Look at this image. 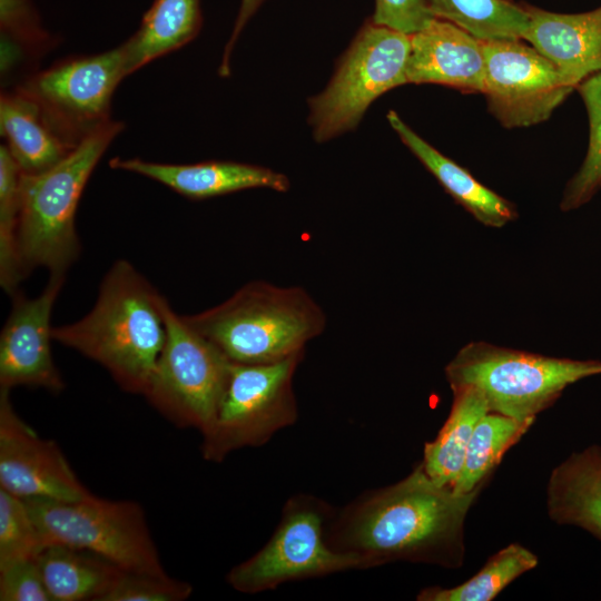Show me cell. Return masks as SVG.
I'll return each mask as SVG.
<instances>
[{
  "instance_id": "obj_1",
  "label": "cell",
  "mask_w": 601,
  "mask_h": 601,
  "mask_svg": "<svg viewBox=\"0 0 601 601\" xmlns=\"http://www.w3.org/2000/svg\"><path fill=\"white\" fill-rule=\"evenodd\" d=\"M482 486L459 494L433 482L422 463L403 480L366 492L327 523L331 548L356 554L364 570L405 561L459 569L464 524Z\"/></svg>"
},
{
  "instance_id": "obj_2",
  "label": "cell",
  "mask_w": 601,
  "mask_h": 601,
  "mask_svg": "<svg viewBox=\"0 0 601 601\" xmlns=\"http://www.w3.org/2000/svg\"><path fill=\"white\" fill-rule=\"evenodd\" d=\"M166 299L126 259L116 260L82 318L52 338L104 366L119 386L145 394L167 337Z\"/></svg>"
},
{
  "instance_id": "obj_3",
  "label": "cell",
  "mask_w": 601,
  "mask_h": 601,
  "mask_svg": "<svg viewBox=\"0 0 601 601\" xmlns=\"http://www.w3.org/2000/svg\"><path fill=\"white\" fill-rule=\"evenodd\" d=\"M183 317L229 361L243 364L304 353L326 327L324 311L304 288L264 280L249 282L217 306Z\"/></svg>"
},
{
  "instance_id": "obj_4",
  "label": "cell",
  "mask_w": 601,
  "mask_h": 601,
  "mask_svg": "<svg viewBox=\"0 0 601 601\" xmlns=\"http://www.w3.org/2000/svg\"><path fill=\"white\" fill-rule=\"evenodd\" d=\"M124 122L111 120L50 169L21 176L18 244L27 275L36 267L66 274L81 245L76 213L87 181Z\"/></svg>"
},
{
  "instance_id": "obj_5",
  "label": "cell",
  "mask_w": 601,
  "mask_h": 601,
  "mask_svg": "<svg viewBox=\"0 0 601 601\" xmlns=\"http://www.w3.org/2000/svg\"><path fill=\"white\" fill-rule=\"evenodd\" d=\"M451 388L471 385L489 411L535 420L571 384L601 374V361L552 357L485 342L464 345L445 366Z\"/></svg>"
},
{
  "instance_id": "obj_6",
  "label": "cell",
  "mask_w": 601,
  "mask_h": 601,
  "mask_svg": "<svg viewBox=\"0 0 601 601\" xmlns=\"http://www.w3.org/2000/svg\"><path fill=\"white\" fill-rule=\"evenodd\" d=\"M43 546L67 545L93 553L124 571L167 574L142 508L134 501L91 494L78 501L24 499Z\"/></svg>"
},
{
  "instance_id": "obj_7",
  "label": "cell",
  "mask_w": 601,
  "mask_h": 601,
  "mask_svg": "<svg viewBox=\"0 0 601 601\" xmlns=\"http://www.w3.org/2000/svg\"><path fill=\"white\" fill-rule=\"evenodd\" d=\"M411 35L366 22L338 60L327 87L308 100L317 142L354 130L380 96L406 85Z\"/></svg>"
},
{
  "instance_id": "obj_8",
  "label": "cell",
  "mask_w": 601,
  "mask_h": 601,
  "mask_svg": "<svg viewBox=\"0 0 601 601\" xmlns=\"http://www.w3.org/2000/svg\"><path fill=\"white\" fill-rule=\"evenodd\" d=\"M303 355L263 364L230 361L215 420L201 434L205 460L219 463L236 450L264 445L294 424L298 413L293 377Z\"/></svg>"
},
{
  "instance_id": "obj_9",
  "label": "cell",
  "mask_w": 601,
  "mask_h": 601,
  "mask_svg": "<svg viewBox=\"0 0 601 601\" xmlns=\"http://www.w3.org/2000/svg\"><path fill=\"white\" fill-rule=\"evenodd\" d=\"M331 516V508L317 497L300 494L289 499L268 542L234 566L227 582L239 592L258 593L289 581L364 570L356 554L334 550L327 543Z\"/></svg>"
},
{
  "instance_id": "obj_10",
  "label": "cell",
  "mask_w": 601,
  "mask_h": 601,
  "mask_svg": "<svg viewBox=\"0 0 601 601\" xmlns=\"http://www.w3.org/2000/svg\"><path fill=\"white\" fill-rule=\"evenodd\" d=\"M164 309L167 337L144 395L177 426L204 434L215 420L230 361L167 300Z\"/></svg>"
},
{
  "instance_id": "obj_11",
  "label": "cell",
  "mask_w": 601,
  "mask_h": 601,
  "mask_svg": "<svg viewBox=\"0 0 601 601\" xmlns=\"http://www.w3.org/2000/svg\"><path fill=\"white\" fill-rule=\"evenodd\" d=\"M125 77L120 45L98 55L56 61L13 88L33 100L52 129L75 148L112 120L111 99Z\"/></svg>"
},
{
  "instance_id": "obj_12",
  "label": "cell",
  "mask_w": 601,
  "mask_h": 601,
  "mask_svg": "<svg viewBox=\"0 0 601 601\" xmlns=\"http://www.w3.org/2000/svg\"><path fill=\"white\" fill-rule=\"evenodd\" d=\"M487 110L508 129L538 125L573 91L556 68L522 39L482 41Z\"/></svg>"
},
{
  "instance_id": "obj_13",
  "label": "cell",
  "mask_w": 601,
  "mask_h": 601,
  "mask_svg": "<svg viewBox=\"0 0 601 601\" xmlns=\"http://www.w3.org/2000/svg\"><path fill=\"white\" fill-rule=\"evenodd\" d=\"M9 392L0 388V487L22 499L90 496L59 445L40 437L17 414Z\"/></svg>"
},
{
  "instance_id": "obj_14",
  "label": "cell",
  "mask_w": 601,
  "mask_h": 601,
  "mask_svg": "<svg viewBox=\"0 0 601 601\" xmlns=\"http://www.w3.org/2000/svg\"><path fill=\"white\" fill-rule=\"evenodd\" d=\"M63 283V274H51L39 296L28 298L19 290L11 295V312L0 335V388L32 386L56 393L63 388L50 344V317Z\"/></svg>"
},
{
  "instance_id": "obj_15",
  "label": "cell",
  "mask_w": 601,
  "mask_h": 601,
  "mask_svg": "<svg viewBox=\"0 0 601 601\" xmlns=\"http://www.w3.org/2000/svg\"><path fill=\"white\" fill-rule=\"evenodd\" d=\"M406 76L408 83H435L465 93H483L482 40L452 22L433 18L411 35Z\"/></svg>"
},
{
  "instance_id": "obj_16",
  "label": "cell",
  "mask_w": 601,
  "mask_h": 601,
  "mask_svg": "<svg viewBox=\"0 0 601 601\" xmlns=\"http://www.w3.org/2000/svg\"><path fill=\"white\" fill-rule=\"evenodd\" d=\"M530 18L523 39L544 56L571 89L601 71V6L558 13L524 4Z\"/></svg>"
},
{
  "instance_id": "obj_17",
  "label": "cell",
  "mask_w": 601,
  "mask_h": 601,
  "mask_svg": "<svg viewBox=\"0 0 601 601\" xmlns=\"http://www.w3.org/2000/svg\"><path fill=\"white\" fill-rule=\"evenodd\" d=\"M114 169L142 175L190 199H206L250 188L285 193L290 181L267 167L235 161H205L190 165L160 164L140 158L109 161Z\"/></svg>"
},
{
  "instance_id": "obj_18",
  "label": "cell",
  "mask_w": 601,
  "mask_h": 601,
  "mask_svg": "<svg viewBox=\"0 0 601 601\" xmlns=\"http://www.w3.org/2000/svg\"><path fill=\"white\" fill-rule=\"evenodd\" d=\"M387 120L402 142L437 179L444 190L481 224L500 228L518 218L514 204L476 180L470 171L457 165L420 137L394 111Z\"/></svg>"
},
{
  "instance_id": "obj_19",
  "label": "cell",
  "mask_w": 601,
  "mask_h": 601,
  "mask_svg": "<svg viewBox=\"0 0 601 601\" xmlns=\"http://www.w3.org/2000/svg\"><path fill=\"white\" fill-rule=\"evenodd\" d=\"M548 513L560 525L583 529L601 541V446L570 454L551 472Z\"/></svg>"
},
{
  "instance_id": "obj_20",
  "label": "cell",
  "mask_w": 601,
  "mask_h": 601,
  "mask_svg": "<svg viewBox=\"0 0 601 601\" xmlns=\"http://www.w3.org/2000/svg\"><path fill=\"white\" fill-rule=\"evenodd\" d=\"M0 131L26 175L50 169L73 149L52 129L37 104L16 88L1 93Z\"/></svg>"
},
{
  "instance_id": "obj_21",
  "label": "cell",
  "mask_w": 601,
  "mask_h": 601,
  "mask_svg": "<svg viewBox=\"0 0 601 601\" xmlns=\"http://www.w3.org/2000/svg\"><path fill=\"white\" fill-rule=\"evenodd\" d=\"M203 23L200 0H155L121 47L127 76L190 42Z\"/></svg>"
},
{
  "instance_id": "obj_22",
  "label": "cell",
  "mask_w": 601,
  "mask_h": 601,
  "mask_svg": "<svg viewBox=\"0 0 601 601\" xmlns=\"http://www.w3.org/2000/svg\"><path fill=\"white\" fill-rule=\"evenodd\" d=\"M36 560L52 601H102L122 571L93 553L60 544L45 545Z\"/></svg>"
},
{
  "instance_id": "obj_23",
  "label": "cell",
  "mask_w": 601,
  "mask_h": 601,
  "mask_svg": "<svg viewBox=\"0 0 601 601\" xmlns=\"http://www.w3.org/2000/svg\"><path fill=\"white\" fill-rule=\"evenodd\" d=\"M451 390L453 403L449 416L436 437L425 443L421 463L433 482L452 487L463 467L473 431L490 411L476 387L464 385Z\"/></svg>"
},
{
  "instance_id": "obj_24",
  "label": "cell",
  "mask_w": 601,
  "mask_h": 601,
  "mask_svg": "<svg viewBox=\"0 0 601 601\" xmlns=\"http://www.w3.org/2000/svg\"><path fill=\"white\" fill-rule=\"evenodd\" d=\"M434 18L454 23L482 41L523 39L530 18L510 0H427Z\"/></svg>"
},
{
  "instance_id": "obj_25",
  "label": "cell",
  "mask_w": 601,
  "mask_h": 601,
  "mask_svg": "<svg viewBox=\"0 0 601 601\" xmlns=\"http://www.w3.org/2000/svg\"><path fill=\"white\" fill-rule=\"evenodd\" d=\"M534 420L520 421L487 412L471 436L463 467L452 489L459 494L481 487L505 453L528 432Z\"/></svg>"
},
{
  "instance_id": "obj_26",
  "label": "cell",
  "mask_w": 601,
  "mask_h": 601,
  "mask_svg": "<svg viewBox=\"0 0 601 601\" xmlns=\"http://www.w3.org/2000/svg\"><path fill=\"white\" fill-rule=\"evenodd\" d=\"M1 79L13 78L21 66H30L58 45L46 30L31 0H0Z\"/></svg>"
},
{
  "instance_id": "obj_27",
  "label": "cell",
  "mask_w": 601,
  "mask_h": 601,
  "mask_svg": "<svg viewBox=\"0 0 601 601\" xmlns=\"http://www.w3.org/2000/svg\"><path fill=\"white\" fill-rule=\"evenodd\" d=\"M538 565V556L519 543H511L491 555L465 582L452 587H428L418 601H491L512 581Z\"/></svg>"
},
{
  "instance_id": "obj_28",
  "label": "cell",
  "mask_w": 601,
  "mask_h": 601,
  "mask_svg": "<svg viewBox=\"0 0 601 601\" xmlns=\"http://www.w3.org/2000/svg\"><path fill=\"white\" fill-rule=\"evenodd\" d=\"M22 171L6 145L0 147V284L12 295L26 277L18 244Z\"/></svg>"
},
{
  "instance_id": "obj_29",
  "label": "cell",
  "mask_w": 601,
  "mask_h": 601,
  "mask_svg": "<svg viewBox=\"0 0 601 601\" xmlns=\"http://www.w3.org/2000/svg\"><path fill=\"white\" fill-rule=\"evenodd\" d=\"M589 118V146L578 173L569 180L560 203L562 211L589 203L601 188V71L584 79L575 88Z\"/></svg>"
},
{
  "instance_id": "obj_30",
  "label": "cell",
  "mask_w": 601,
  "mask_h": 601,
  "mask_svg": "<svg viewBox=\"0 0 601 601\" xmlns=\"http://www.w3.org/2000/svg\"><path fill=\"white\" fill-rule=\"evenodd\" d=\"M42 548L24 499L0 487V568L36 558Z\"/></svg>"
},
{
  "instance_id": "obj_31",
  "label": "cell",
  "mask_w": 601,
  "mask_h": 601,
  "mask_svg": "<svg viewBox=\"0 0 601 601\" xmlns=\"http://www.w3.org/2000/svg\"><path fill=\"white\" fill-rule=\"evenodd\" d=\"M193 587L168 574L121 571L102 601H183Z\"/></svg>"
},
{
  "instance_id": "obj_32",
  "label": "cell",
  "mask_w": 601,
  "mask_h": 601,
  "mask_svg": "<svg viewBox=\"0 0 601 601\" xmlns=\"http://www.w3.org/2000/svg\"><path fill=\"white\" fill-rule=\"evenodd\" d=\"M1 601H52L36 558L0 568Z\"/></svg>"
},
{
  "instance_id": "obj_33",
  "label": "cell",
  "mask_w": 601,
  "mask_h": 601,
  "mask_svg": "<svg viewBox=\"0 0 601 601\" xmlns=\"http://www.w3.org/2000/svg\"><path fill=\"white\" fill-rule=\"evenodd\" d=\"M433 18L427 0H375L372 21L413 35L425 28Z\"/></svg>"
},
{
  "instance_id": "obj_34",
  "label": "cell",
  "mask_w": 601,
  "mask_h": 601,
  "mask_svg": "<svg viewBox=\"0 0 601 601\" xmlns=\"http://www.w3.org/2000/svg\"><path fill=\"white\" fill-rule=\"evenodd\" d=\"M264 1L265 0H242L231 36L225 47L221 63L219 66V75L221 77L229 76V59L233 48L244 27L247 24L248 20L254 16V13L258 10V8Z\"/></svg>"
}]
</instances>
